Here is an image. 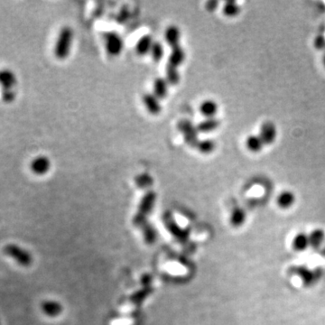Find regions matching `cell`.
Segmentation results:
<instances>
[{"instance_id": "cell-1", "label": "cell", "mask_w": 325, "mask_h": 325, "mask_svg": "<svg viewBox=\"0 0 325 325\" xmlns=\"http://www.w3.org/2000/svg\"><path fill=\"white\" fill-rule=\"evenodd\" d=\"M73 42V31L70 26H64L55 41L54 54L58 60H65L70 55Z\"/></svg>"}, {"instance_id": "cell-2", "label": "cell", "mask_w": 325, "mask_h": 325, "mask_svg": "<svg viewBox=\"0 0 325 325\" xmlns=\"http://www.w3.org/2000/svg\"><path fill=\"white\" fill-rule=\"evenodd\" d=\"M3 251L5 255L9 257L18 265L27 267L33 264V256L31 255L30 252H28L20 246L16 244H7L5 246Z\"/></svg>"}, {"instance_id": "cell-3", "label": "cell", "mask_w": 325, "mask_h": 325, "mask_svg": "<svg viewBox=\"0 0 325 325\" xmlns=\"http://www.w3.org/2000/svg\"><path fill=\"white\" fill-rule=\"evenodd\" d=\"M177 130L183 135L185 144L190 147L195 148L200 140L199 132L197 130L196 126L194 125V123L191 120L183 119L178 121Z\"/></svg>"}, {"instance_id": "cell-4", "label": "cell", "mask_w": 325, "mask_h": 325, "mask_svg": "<svg viewBox=\"0 0 325 325\" xmlns=\"http://www.w3.org/2000/svg\"><path fill=\"white\" fill-rule=\"evenodd\" d=\"M103 37L108 55L119 56L124 49V40L121 35L116 32H107Z\"/></svg>"}, {"instance_id": "cell-5", "label": "cell", "mask_w": 325, "mask_h": 325, "mask_svg": "<svg viewBox=\"0 0 325 325\" xmlns=\"http://www.w3.org/2000/svg\"><path fill=\"white\" fill-rule=\"evenodd\" d=\"M155 200H156V195L154 191H148L145 193L141 200L139 210L136 216V220L140 221L147 215L153 207L155 205Z\"/></svg>"}, {"instance_id": "cell-6", "label": "cell", "mask_w": 325, "mask_h": 325, "mask_svg": "<svg viewBox=\"0 0 325 325\" xmlns=\"http://www.w3.org/2000/svg\"><path fill=\"white\" fill-rule=\"evenodd\" d=\"M260 136L265 145H272L277 136V129L275 123L269 120L265 121L260 127Z\"/></svg>"}, {"instance_id": "cell-7", "label": "cell", "mask_w": 325, "mask_h": 325, "mask_svg": "<svg viewBox=\"0 0 325 325\" xmlns=\"http://www.w3.org/2000/svg\"><path fill=\"white\" fill-rule=\"evenodd\" d=\"M51 168V161L46 155H38L30 163V169L35 175H44Z\"/></svg>"}, {"instance_id": "cell-8", "label": "cell", "mask_w": 325, "mask_h": 325, "mask_svg": "<svg viewBox=\"0 0 325 325\" xmlns=\"http://www.w3.org/2000/svg\"><path fill=\"white\" fill-rule=\"evenodd\" d=\"M142 102L151 115L156 116L160 114L162 111L160 100L155 97L153 92H146L142 96Z\"/></svg>"}, {"instance_id": "cell-9", "label": "cell", "mask_w": 325, "mask_h": 325, "mask_svg": "<svg viewBox=\"0 0 325 325\" xmlns=\"http://www.w3.org/2000/svg\"><path fill=\"white\" fill-rule=\"evenodd\" d=\"M180 28L175 25H169L165 31V40L166 44L170 46L171 48H174L175 46L180 45L181 41Z\"/></svg>"}, {"instance_id": "cell-10", "label": "cell", "mask_w": 325, "mask_h": 325, "mask_svg": "<svg viewBox=\"0 0 325 325\" xmlns=\"http://www.w3.org/2000/svg\"><path fill=\"white\" fill-rule=\"evenodd\" d=\"M220 126V120L215 117V118H206L204 120H201L196 125V128L199 133L209 134L218 130Z\"/></svg>"}, {"instance_id": "cell-11", "label": "cell", "mask_w": 325, "mask_h": 325, "mask_svg": "<svg viewBox=\"0 0 325 325\" xmlns=\"http://www.w3.org/2000/svg\"><path fill=\"white\" fill-rule=\"evenodd\" d=\"M153 44H154V40L150 35H142L135 44V53L140 56L150 54Z\"/></svg>"}, {"instance_id": "cell-12", "label": "cell", "mask_w": 325, "mask_h": 325, "mask_svg": "<svg viewBox=\"0 0 325 325\" xmlns=\"http://www.w3.org/2000/svg\"><path fill=\"white\" fill-rule=\"evenodd\" d=\"M169 91V83L165 78L158 77L154 80L153 83V94L157 97L159 100L165 99L168 95Z\"/></svg>"}, {"instance_id": "cell-13", "label": "cell", "mask_w": 325, "mask_h": 325, "mask_svg": "<svg viewBox=\"0 0 325 325\" xmlns=\"http://www.w3.org/2000/svg\"><path fill=\"white\" fill-rule=\"evenodd\" d=\"M199 111L205 119L206 118H215V116L219 111V105L215 100H203L199 106Z\"/></svg>"}, {"instance_id": "cell-14", "label": "cell", "mask_w": 325, "mask_h": 325, "mask_svg": "<svg viewBox=\"0 0 325 325\" xmlns=\"http://www.w3.org/2000/svg\"><path fill=\"white\" fill-rule=\"evenodd\" d=\"M17 82L15 72L9 69L0 70V86L2 89H13Z\"/></svg>"}, {"instance_id": "cell-15", "label": "cell", "mask_w": 325, "mask_h": 325, "mask_svg": "<svg viewBox=\"0 0 325 325\" xmlns=\"http://www.w3.org/2000/svg\"><path fill=\"white\" fill-rule=\"evenodd\" d=\"M185 49L181 46H175L174 48H171V53L169 56H168V65H173L175 67H179L181 65L184 64L185 61Z\"/></svg>"}, {"instance_id": "cell-16", "label": "cell", "mask_w": 325, "mask_h": 325, "mask_svg": "<svg viewBox=\"0 0 325 325\" xmlns=\"http://www.w3.org/2000/svg\"><path fill=\"white\" fill-rule=\"evenodd\" d=\"M41 308L45 315L51 316V317H55V316L60 315L63 311L62 305L58 302L53 300L43 302L41 305Z\"/></svg>"}, {"instance_id": "cell-17", "label": "cell", "mask_w": 325, "mask_h": 325, "mask_svg": "<svg viewBox=\"0 0 325 325\" xmlns=\"http://www.w3.org/2000/svg\"><path fill=\"white\" fill-rule=\"evenodd\" d=\"M295 195L291 191H284L277 197V204L282 209H288L294 205Z\"/></svg>"}, {"instance_id": "cell-18", "label": "cell", "mask_w": 325, "mask_h": 325, "mask_svg": "<svg viewBox=\"0 0 325 325\" xmlns=\"http://www.w3.org/2000/svg\"><path fill=\"white\" fill-rule=\"evenodd\" d=\"M246 146L253 153H259L263 149L265 144L260 138V135H250L246 139Z\"/></svg>"}, {"instance_id": "cell-19", "label": "cell", "mask_w": 325, "mask_h": 325, "mask_svg": "<svg viewBox=\"0 0 325 325\" xmlns=\"http://www.w3.org/2000/svg\"><path fill=\"white\" fill-rule=\"evenodd\" d=\"M180 79L178 68L167 64L165 66V80H167L169 85H177L180 82Z\"/></svg>"}, {"instance_id": "cell-20", "label": "cell", "mask_w": 325, "mask_h": 325, "mask_svg": "<svg viewBox=\"0 0 325 325\" xmlns=\"http://www.w3.org/2000/svg\"><path fill=\"white\" fill-rule=\"evenodd\" d=\"M309 240H310V247L314 250L320 249L321 246L325 240V232L321 229L314 230L309 234Z\"/></svg>"}, {"instance_id": "cell-21", "label": "cell", "mask_w": 325, "mask_h": 325, "mask_svg": "<svg viewBox=\"0 0 325 325\" xmlns=\"http://www.w3.org/2000/svg\"><path fill=\"white\" fill-rule=\"evenodd\" d=\"M310 247L309 235L305 233H299L295 236L293 240V248L296 251H305Z\"/></svg>"}, {"instance_id": "cell-22", "label": "cell", "mask_w": 325, "mask_h": 325, "mask_svg": "<svg viewBox=\"0 0 325 325\" xmlns=\"http://www.w3.org/2000/svg\"><path fill=\"white\" fill-rule=\"evenodd\" d=\"M195 148L202 155H210L213 151L215 150V141L210 139V138H205V139H202V140H199Z\"/></svg>"}, {"instance_id": "cell-23", "label": "cell", "mask_w": 325, "mask_h": 325, "mask_svg": "<svg viewBox=\"0 0 325 325\" xmlns=\"http://www.w3.org/2000/svg\"><path fill=\"white\" fill-rule=\"evenodd\" d=\"M246 218H247V213H246L245 210H243L242 208L237 207L231 212L230 222L232 225L235 226V227H240L244 224Z\"/></svg>"}, {"instance_id": "cell-24", "label": "cell", "mask_w": 325, "mask_h": 325, "mask_svg": "<svg viewBox=\"0 0 325 325\" xmlns=\"http://www.w3.org/2000/svg\"><path fill=\"white\" fill-rule=\"evenodd\" d=\"M223 14L228 17H235L240 14V6L235 1H227L223 5Z\"/></svg>"}, {"instance_id": "cell-25", "label": "cell", "mask_w": 325, "mask_h": 325, "mask_svg": "<svg viewBox=\"0 0 325 325\" xmlns=\"http://www.w3.org/2000/svg\"><path fill=\"white\" fill-rule=\"evenodd\" d=\"M151 57L152 60L154 61L155 63H160L164 55H165V49H164V45H162L160 42H154L152 49L150 51Z\"/></svg>"}, {"instance_id": "cell-26", "label": "cell", "mask_w": 325, "mask_h": 325, "mask_svg": "<svg viewBox=\"0 0 325 325\" xmlns=\"http://www.w3.org/2000/svg\"><path fill=\"white\" fill-rule=\"evenodd\" d=\"M135 183L138 187H140L142 189H145V188L151 187L154 184V181H153V177L150 175L141 174V175L135 176Z\"/></svg>"}, {"instance_id": "cell-27", "label": "cell", "mask_w": 325, "mask_h": 325, "mask_svg": "<svg viewBox=\"0 0 325 325\" xmlns=\"http://www.w3.org/2000/svg\"><path fill=\"white\" fill-rule=\"evenodd\" d=\"M1 97L6 103H11L15 100V92L13 89H2Z\"/></svg>"}, {"instance_id": "cell-28", "label": "cell", "mask_w": 325, "mask_h": 325, "mask_svg": "<svg viewBox=\"0 0 325 325\" xmlns=\"http://www.w3.org/2000/svg\"><path fill=\"white\" fill-rule=\"evenodd\" d=\"M297 272H298V275H300L304 282L309 283V284L312 283L313 278H314V275H313L312 271L307 268H297Z\"/></svg>"}, {"instance_id": "cell-29", "label": "cell", "mask_w": 325, "mask_h": 325, "mask_svg": "<svg viewBox=\"0 0 325 325\" xmlns=\"http://www.w3.org/2000/svg\"><path fill=\"white\" fill-rule=\"evenodd\" d=\"M314 45L316 49L325 51V35L324 33L316 35Z\"/></svg>"}, {"instance_id": "cell-30", "label": "cell", "mask_w": 325, "mask_h": 325, "mask_svg": "<svg viewBox=\"0 0 325 325\" xmlns=\"http://www.w3.org/2000/svg\"><path fill=\"white\" fill-rule=\"evenodd\" d=\"M218 5H219L218 1H208L205 4V8L209 12H213L217 9Z\"/></svg>"}, {"instance_id": "cell-31", "label": "cell", "mask_w": 325, "mask_h": 325, "mask_svg": "<svg viewBox=\"0 0 325 325\" xmlns=\"http://www.w3.org/2000/svg\"><path fill=\"white\" fill-rule=\"evenodd\" d=\"M323 63H324V65H325V54H324V56H323Z\"/></svg>"}]
</instances>
